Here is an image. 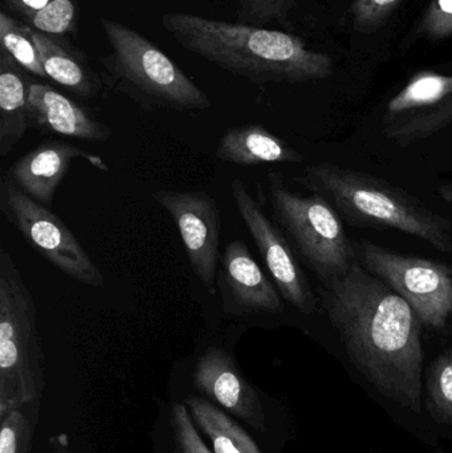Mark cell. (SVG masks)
Masks as SVG:
<instances>
[{"mask_svg": "<svg viewBox=\"0 0 452 453\" xmlns=\"http://www.w3.org/2000/svg\"><path fill=\"white\" fill-rule=\"evenodd\" d=\"M0 211L24 240L58 271L80 284L105 285L103 272L65 223L29 198L5 175L0 180Z\"/></svg>", "mask_w": 452, "mask_h": 453, "instance_id": "cell-8", "label": "cell"}, {"mask_svg": "<svg viewBox=\"0 0 452 453\" xmlns=\"http://www.w3.org/2000/svg\"><path fill=\"white\" fill-rule=\"evenodd\" d=\"M44 354L34 296L12 255L0 248V418L37 401L44 390Z\"/></svg>", "mask_w": 452, "mask_h": 453, "instance_id": "cell-5", "label": "cell"}, {"mask_svg": "<svg viewBox=\"0 0 452 453\" xmlns=\"http://www.w3.org/2000/svg\"><path fill=\"white\" fill-rule=\"evenodd\" d=\"M239 23L262 27L272 21L287 26L295 0H236Z\"/></svg>", "mask_w": 452, "mask_h": 453, "instance_id": "cell-23", "label": "cell"}, {"mask_svg": "<svg viewBox=\"0 0 452 453\" xmlns=\"http://www.w3.org/2000/svg\"><path fill=\"white\" fill-rule=\"evenodd\" d=\"M452 124V74L419 71L390 98L384 134L400 148L427 140Z\"/></svg>", "mask_w": 452, "mask_h": 453, "instance_id": "cell-9", "label": "cell"}, {"mask_svg": "<svg viewBox=\"0 0 452 453\" xmlns=\"http://www.w3.org/2000/svg\"><path fill=\"white\" fill-rule=\"evenodd\" d=\"M345 353L387 409L425 418L422 325L408 301L361 263L321 284Z\"/></svg>", "mask_w": 452, "mask_h": 453, "instance_id": "cell-1", "label": "cell"}, {"mask_svg": "<svg viewBox=\"0 0 452 453\" xmlns=\"http://www.w3.org/2000/svg\"><path fill=\"white\" fill-rule=\"evenodd\" d=\"M438 194L443 201L452 204V182L445 183L438 188Z\"/></svg>", "mask_w": 452, "mask_h": 453, "instance_id": "cell-29", "label": "cell"}, {"mask_svg": "<svg viewBox=\"0 0 452 453\" xmlns=\"http://www.w3.org/2000/svg\"><path fill=\"white\" fill-rule=\"evenodd\" d=\"M268 196L273 220L321 284L344 276L357 263V252L344 223L326 198L294 193L284 175L273 170L268 173Z\"/></svg>", "mask_w": 452, "mask_h": 453, "instance_id": "cell-6", "label": "cell"}, {"mask_svg": "<svg viewBox=\"0 0 452 453\" xmlns=\"http://www.w3.org/2000/svg\"><path fill=\"white\" fill-rule=\"evenodd\" d=\"M50 2H52V0H4L5 4L11 8V11L18 13L21 19L42 10Z\"/></svg>", "mask_w": 452, "mask_h": 453, "instance_id": "cell-28", "label": "cell"}, {"mask_svg": "<svg viewBox=\"0 0 452 453\" xmlns=\"http://www.w3.org/2000/svg\"><path fill=\"white\" fill-rule=\"evenodd\" d=\"M32 425L21 409L11 410L2 417L0 453H31Z\"/></svg>", "mask_w": 452, "mask_h": 453, "instance_id": "cell-24", "label": "cell"}, {"mask_svg": "<svg viewBox=\"0 0 452 453\" xmlns=\"http://www.w3.org/2000/svg\"><path fill=\"white\" fill-rule=\"evenodd\" d=\"M419 32L432 40L452 37V0H433L422 18Z\"/></svg>", "mask_w": 452, "mask_h": 453, "instance_id": "cell-27", "label": "cell"}, {"mask_svg": "<svg viewBox=\"0 0 452 453\" xmlns=\"http://www.w3.org/2000/svg\"><path fill=\"white\" fill-rule=\"evenodd\" d=\"M10 53L0 50V157H7L31 129L28 114L32 82Z\"/></svg>", "mask_w": 452, "mask_h": 453, "instance_id": "cell-18", "label": "cell"}, {"mask_svg": "<svg viewBox=\"0 0 452 453\" xmlns=\"http://www.w3.org/2000/svg\"><path fill=\"white\" fill-rule=\"evenodd\" d=\"M194 422L211 441L214 453H262L251 436L222 410L204 399H186Z\"/></svg>", "mask_w": 452, "mask_h": 453, "instance_id": "cell-19", "label": "cell"}, {"mask_svg": "<svg viewBox=\"0 0 452 453\" xmlns=\"http://www.w3.org/2000/svg\"><path fill=\"white\" fill-rule=\"evenodd\" d=\"M294 180L326 198L350 225L395 229L452 255L451 223L393 183L329 162L310 165Z\"/></svg>", "mask_w": 452, "mask_h": 453, "instance_id": "cell-3", "label": "cell"}, {"mask_svg": "<svg viewBox=\"0 0 452 453\" xmlns=\"http://www.w3.org/2000/svg\"><path fill=\"white\" fill-rule=\"evenodd\" d=\"M58 453H68V452H58Z\"/></svg>", "mask_w": 452, "mask_h": 453, "instance_id": "cell-30", "label": "cell"}, {"mask_svg": "<svg viewBox=\"0 0 452 453\" xmlns=\"http://www.w3.org/2000/svg\"><path fill=\"white\" fill-rule=\"evenodd\" d=\"M87 159L92 166L108 172L103 159L73 143L64 141H42L26 156L20 157L5 173V177L15 183L29 198L50 209L64 178L68 174L72 161Z\"/></svg>", "mask_w": 452, "mask_h": 453, "instance_id": "cell-13", "label": "cell"}, {"mask_svg": "<svg viewBox=\"0 0 452 453\" xmlns=\"http://www.w3.org/2000/svg\"><path fill=\"white\" fill-rule=\"evenodd\" d=\"M231 196L281 297L300 313L312 314L318 298L280 226L267 217L241 178L231 182Z\"/></svg>", "mask_w": 452, "mask_h": 453, "instance_id": "cell-10", "label": "cell"}, {"mask_svg": "<svg viewBox=\"0 0 452 453\" xmlns=\"http://www.w3.org/2000/svg\"><path fill=\"white\" fill-rule=\"evenodd\" d=\"M162 26L183 50L255 85L303 84L333 73L329 56L287 32L185 12L165 13Z\"/></svg>", "mask_w": 452, "mask_h": 453, "instance_id": "cell-2", "label": "cell"}, {"mask_svg": "<svg viewBox=\"0 0 452 453\" xmlns=\"http://www.w3.org/2000/svg\"><path fill=\"white\" fill-rule=\"evenodd\" d=\"M153 198L177 226L194 273L204 289L215 295L222 234L217 199L206 191L174 190L154 191Z\"/></svg>", "mask_w": 452, "mask_h": 453, "instance_id": "cell-11", "label": "cell"}, {"mask_svg": "<svg viewBox=\"0 0 452 453\" xmlns=\"http://www.w3.org/2000/svg\"><path fill=\"white\" fill-rule=\"evenodd\" d=\"M356 252L371 273L408 301L424 326L440 334H452L450 266L393 252L368 240H360Z\"/></svg>", "mask_w": 452, "mask_h": 453, "instance_id": "cell-7", "label": "cell"}, {"mask_svg": "<svg viewBox=\"0 0 452 453\" xmlns=\"http://www.w3.org/2000/svg\"><path fill=\"white\" fill-rule=\"evenodd\" d=\"M79 0H52L21 21L34 31L52 36H76L79 31Z\"/></svg>", "mask_w": 452, "mask_h": 453, "instance_id": "cell-22", "label": "cell"}, {"mask_svg": "<svg viewBox=\"0 0 452 453\" xmlns=\"http://www.w3.org/2000/svg\"><path fill=\"white\" fill-rule=\"evenodd\" d=\"M0 44L2 50L26 69L28 73L48 79L32 36V28L24 21L16 20L5 11L0 12Z\"/></svg>", "mask_w": 452, "mask_h": 453, "instance_id": "cell-21", "label": "cell"}, {"mask_svg": "<svg viewBox=\"0 0 452 453\" xmlns=\"http://www.w3.org/2000/svg\"><path fill=\"white\" fill-rule=\"evenodd\" d=\"M402 0H355L350 12L355 28L371 32L379 28L395 12Z\"/></svg>", "mask_w": 452, "mask_h": 453, "instance_id": "cell-25", "label": "cell"}, {"mask_svg": "<svg viewBox=\"0 0 452 453\" xmlns=\"http://www.w3.org/2000/svg\"><path fill=\"white\" fill-rule=\"evenodd\" d=\"M215 156L236 166H260L268 164L296 165L304 156L287 141L257 124L231 127L220 137Z\"/></svg>", "mask_w": 452, "mask_h": 453, "instance_id": "cell-17", "label": "cell"}, {"mask_svg": "<svg viewBox=\"0 0 452 453\" xmlns=\"http://www.w3.org/2000/svg\"><path fill=\"white\" fill-rule=\"evenodd\" d=\"M111 52L101 56L111 87L146 111H203L209 96L154 42L119 23L101 18Z\"/></svg>", "mask_w": 452, "mask_h": 453, "instance_id": "cell-4", "label": "cell"}, {"mask_svg": "<svg viewBox=\"0 0 452 453\" xmlns=\"http://www.w3.org/2000/svg\"><path fill=\"white\" fill-rule=\"evenodd\" d=\"M194 382L202 393L259 433H265V417L259 394L239 372L230 354L210 348L196 362Z\"/></svg>", "mask_w": 452, "mask_h": 453, "instance_id": "cell-14", "label": "cell"}, {"mask_svg": "<svg viewBox=\"0 0 452 453\" xmlns=\"http://www.w3.org/2000/svg\"><path fill=\"white\" fill-rule=\"evenodd\" d=\"M48 79L65 88L82 100H92L101 92L103 82L93 71L84 50L68 37L52 36L32 29Z\"/></svg>", "mask_w": 452, "mask_h": 453, "instance_id": "cell-16", "label": "cell"}, {"mask_svg": "<svg viewBox=\"0 0 452 453\" xmlns=\"http://www.w3.org/2000/svg\"><path fill=\"white\" fill-rule=\"evenodd\" d=\"M218 272L223 311L231 316L284 311V298L241 240L226 245Z\"/></svg>", "mask_w": 452, "mask_h": 453, "instance_id": "cell-12", "label": "cell"}, {"mask_svg": "<svg viewBox=\"0 0 452 453\" xmlns=\"http://www.w3.org/2000/svg\"><path fill=\"white\" fill-rule=\"evenodd\" d=\"M172 425L178 453H211L202 441L195 426L191 422L190 414L183 404L177 403L172 406Z\"/></svg>", "mask_w": 452, "mask_h": 453, "instance_id": "cell-26", "label": "cell"}, {"mask_svg": "<svg viewBox=\"0 0 452 453\" xmlns=\"http://www.w3.org/2000/svg\"><path fill=\"white\" fill-rule=\"evenodd\" d=\"M31 127L47 134H58L90 142H106L111 129L101 124L88 109L61 95L50 85L32 82L28 95Z\"/></svg>", "mask_w": 452, "mask_h": 453, "instance_id": "cell-15", "label": "cell"}, {"mask_svg": "<svg viewBox=\"0 0 452 453\" xmlns=\"http://www.w3.org/2000/svg\"><path fill=\"white\" fill-rule=\"evenodd\" d=\"M424 410L440 434L452 438V348L442 351L425 370Z\"/></svg>", "mask_w": 452, "mask_h": 453, "instance_id": "cell-20", "label": "cell"}]
</instances>
